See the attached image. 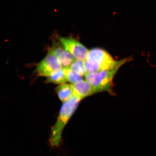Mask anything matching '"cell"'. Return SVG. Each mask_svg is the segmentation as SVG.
Returning a JSON list of instances; mask_svg holds the SVG:
<instances>
[{
  "label": "cell",
  "mask_w": 156,
  "mask_h": 156,
  "mask_svg": "<svg viewBox=\"0 0 156 156\" xmlns=\"http://www.w3.org/2000/svg\"><path fill=\"white\" fill-rule=\"evenodd\" d=\"M127 58L120 61H115L112 56L102 48H95L89 51L88 55L85 60L86 74L112 70L120 68L130 60Z\"/></svg>",
  "instance_id": "1"
},
{
  "label": "cell",
  "mask_w": 156,
  "mask_h": 156,
  "mask_svg": "<svg viewBox=\"0 0 156 156\" xmlns=\"http://www.w3.org/2000/svg\"><path fill=\"white\" fill-rule=\"evenodd\" d=\"M81 100L79 97L73 94L69 100L63 102L57 120L51 131L49 142L53 147H57L60 145L64 129L75 113Z\"/></svg>",
  "instance_id": "2"
},
{
  "label": "cell",
  "mask_w": 156,
  "mask_h": 156,
  "mask_svg": "<svg viewBox=\"0 0 156 156\" xmlns=\"http://www.w3.org/2000/svg\"><path fill=\"white\" fill-rule=\"evenodd\" d=\"M119 68L87 73L85 75L86 80L92 86L95 93L104 91H110L112 87L113 78Z\"/></svg>",
  "instance_id": "3"
},
{
  "label": "cell",
  "mask_w": 156,
  "mask_h": 156,
  "mask_svg": "<svg viewBox=\"0 0 156 156\" xmlns=\"http://www.w3.org/2000/svg\"><path fill=\"white\" fill-rule=\"evenodd\" d=\"M62 68L61 63L51 49L45 57L38 64L36 71L40 76L48 77Z\"/></svg>",
  "instance_id": "4"
},
{
  "label": "cell",
  "mask_w": 156,
  "mask_h": 156,
  "mask_svg": "<svg viewBox=\"0 0 156 156\" xmlns=\"http://www.w3.org/2000/svg\"><path fill=\"white\" fill-rule=\"evenodd\" d=\"M59 41L66 50L77 59L85 60L89 51L76 39L71 37H60Z\"/></svg>",
  "instance_id": "5"
},
{
  "label": "cell",
  "mask_w": 156,
  "mask_h": 156,
  "mask_svg": "<svg viewBox=\"0 0 156 156\" xmlns=\"http://www.w3.org/2000/svg\"><path fill=\"white\" fill-rule=\"evenodd\" d=\"M51 49L61 63L63 68L68 69L76 58L65 49L61 43L54 41Z\"/></svg>",
  "instance_id": "6"
},
{
  "label": "cell",
  "mask_w": 156,
  "mask_h": 156,
  "mask_svg": "<svg viewBox=\"0 0 156 156\" xmlns=\"http://www.w3.org/2000/svg\"><path fill=\"white\" fill-rule=\"evenodd\" d=\"M73 94L81 100L95 93L92 86L86 80H82L73 84Z\"/></svg>",
  "instance_id": "7"
},
{
  "label": "cell",
  "mask_w": 156,
  "mask_h": 156,
  "mask_svg": "<svg viewBox=\"0 0 156 156\" xmlns=\"http://www.w3.org/2000/svg\"><path fill=\"white\" fill-rule=\"evenodd\" d=\"M55 91L60 101L65 102L73 96V84H62L56 88Z\"/></svg>",
  "instance_id": "8"
},
{
  "label": "cell",
  "mask_w": 156,
  "mask_h": 156,
  "mask_svg": "<svg viewBox=\"0 0 156 156\" xmlns=\"http://www.w3.org/2000/svg\"><path fill=\"white\" fill-rule=\"evenodd\" d=\"M68 69L62 67L48 77L46 83H52L56 84H63L67 81V72Z\"/></svg>",
  "instance_id": "9"
},
{
  "label": "cell",
  "mask_w": 156,
  "mask_h": 156,
  "mask_svg": "<svg viewBox=\"0 0 156 156\" xmlns=\"http://www.w3.org/2000/svg\"><path fill=\"white\" fill-rule=\"evenodd\" d=\"M85 60L76 59L72 64L70 68L79 75L83 76L86 74L85 68Z\"/></svg>",
  "instance_id": "10"
},
{
  "label": "cell",
  "mask_w": 156,
  "mask_h": 156,
  "mask_svg": "<svg viewBox=\"0 0 156 156\" xmlns=\"http://www.w3.org/2000/svg\"><path fill=\"white\" fill-rule=\"evenodd\" d=\"M67 81L74 84L83 80V76L75 73L71 68H68L67 72Z\"/></svg>",
  "instance_id": "11"
}]
</instances>
